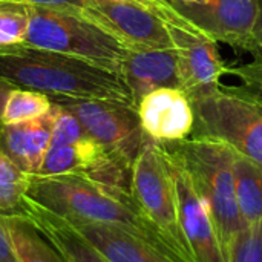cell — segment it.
<instances>
[{
	"instance_id": "cell-6",
	"label": "cell",
	"mask_w": 262,
	"mask_h": 262,
	"mask_svg": "<svg viewBox=\"0 0 262 262\" xmlns=\"http://www.w3.org/2000/svg\"><path fill=\"white\" fill-rule=\"evenodd\" d=\"M130 195L140 213L181 262H195L183 238L170 161L160 143L147 140L130 169Z\"/></svg>"
},
{
	"instance_id": "cell-26",
	"label": "cell",
	"mask_w": 262,
	"mask_h": 262,
	"mask_svg": "<svg viewBox=\"0 0 262 262\" xmlns=\"http://www.w3.org/2000/svg\"><path fill=\"white\" fill-rule=\"evenodd\" d=\"M0 262H15L2 227H0Z\"/></svg>"
},
{
	"instance_id": "cell-19",
	"label": "cell",
	"mask_w": 262,
	"mask_h": 262,
	"mask_svg": "<svg viewBox=\"0 0 262 262\" xmlns=\"http://www.w3.org/2000/svg\"><path fill=\"white\" fill-rule=\"evenodd\" d=\"M52 100L46 94L14 88L5 103L2 126L3 124H15L25 123L31 120H37L40 117L48 115L52 111Z\"/></svg>"
},
{
	"instance_id": "cell-18",
	"label": "cell",
	"mask_w": 262,
	"mask_h": 262,
	"mask_svg": "<svg viewBox=\"0 0 262 262\" xmlns=\"http://www.w3.org/2000/svg\"><path fill=\"white\" fill-rule=\"evenodd\" d=\"M233 183L236 201L247 224L262 221V167L235 152Z\"/></svg>"
},
{
	"instance_id": "cell-13",
	"label": "cell",
	"mask_w": 262,
	"mask_h": 262,
	"mask_svg": "<svg viewBox=\"0 0 262 262\" xmlns=\"http://www.w3.org/2000/svg\"><path fill=\"white\" fill-rule=\"evenodd\" d=\"M61 220L109 262H180L154 243L126 230L112 226Z\"/></svg>"
},
{
	"instance_id": "cell-7",
	"label": "cell",
	"mask_w": 262,
	"mask_h": 262,
	"mask_svg": "<svg viewBox=\"0 0 262 262\" xmlns=\"http://www.w3.org/2000/svg\"><path fill=\"white\" fill-rule=\"evenodd\" d=\"M51 100L74 114L91 138L132 169L137 155L149 140L141 127L137 107L111 100Z\"/></svg>"
},
{
	"instance_id": "cell-3",
	"label": "cell",
	"mask_w": 262,
	"mask_h": 262,
	"mask_svg": "<svg viewBox=\"0 0 262 262\" xmlns=\"http://www.w3.org/2000/svg\"><path fill=\"white\" fill-rule=\"evenodd\" d=\"M160 144L186 170L198 193L207 201L223 246L227 250L232 238L247 227L235 193V150L224 141L207 137H189L181 141Z\"/></svg>"
},
{
	"instance_id": "cell-2",
	"label": "cell",
	"mask_w": 262,
	"mask_h": 262,
	"mask_svg": "<svg viewBox=\"0 0 262 262\" xmlns=\"http://www.w3.org/2000/svg\"><path fill=\"white\" fill-rule=\"evenodd\" d=\"M28 196L68 221L126 230L154 243L178 259L164 238L140 213L127 189L107 186L80 175L35 173L31 175Z\"/></svg>"
},
{
	"instance_id": "cell-28",
	"label": "cell",
	"mask_w": 262,
	"mask_h": 262,
	"mask_svg": "<svg viewBox=\"0 0 262 262\" xmlns=\"http://www.w3.org/2000/svg\"><path fill=\"white\" fill-rule=\"evenodd\" d=\"M258 3V17H256V23H255V29H253V38L258 45L262 43V0H256Z\"/></svg>"
},
{
	"instance_id": "cell-17",
	"label": "cell",
	"mask_w": 262,
	"mask_h": 262,
	"mask_svg": "<svg viewBox=\"0 0 262 262\" xmlns=\"http://www.w3.org/2000/svg\"><path fill=\"white\" fill-rule=\"evenodd\" d=\"M0 227L15 262H64L57 249L21 213H0Z\"/></svg>"
},
{
	"instance_id": "cell-20",
	"label": "cell",
	"mask_w": 262,
	"mask_h": 262,
	"mask_svg": "<svg viewBox=\"0 0 262 262\" xmlns=\"http://www.w3.org/2000/svg\"><path fill=\"white\" fill-rule=\"evenodd\" d=\"M31 173L23 172L8 155L0 152V213L15 212L28 195Z\"/></svg>"
},
{
	"instance_id": "cell-5",
	"label": "cell",
	"mask_w": 262,
	"mask_h": 262,
	"mask_svg": "<svg viewBox=\"0 0 262 262\" xmlns=\"http://www.w3.org/2000/svg\"><path fill=\"white\" fill-rule=\"evenodd\" d=\"M195 112L192 137L224 141L262 167V103L239 88H204L187 95Z\"/></svg>"
},
{
	"instance_id": "cell-12",
	"label": "cell",
	"mask_w": 262,
	"mask_h": 262,
	"mask_svg": "<svg viewBox=\"0 0 262 262\" xmlns=\"http://www.w3.org/2000/svg\"><path fill=\"white\" fill-rule=\"evenodd\" d=\"M138 117L144 134L157 143L186 140L195 129V112L186 92L161 88L138 103Z\"/></svg>"
},
{
	"instance_id": "cell-27",
	"label": "cell",
	"mask_w": 262,
	"mask_h": 262,
	"mask_svg": "<svg viewBox=\"0 0 262 262\" xmlns=\"http://www.w3.org/2000/svg\"><path fill=\"white\" fill-rule=\"evenodd\" d=\"M14 89V86L11 83H8L6 80L0 78V127H2V115H3V109H5V103L6 98L9 95V92Z\"/></svg>"
},
{
	"instance_id": "cell-1",
	"label": "cell",
	"mask_w": 262,
	"mask_h": 262,
	"mask_svg": "<svg viewBox=\"0 0 262 262\" xmlns=\"http://www.w3.org/2000/svg\"><path fill=\"white\" fill-rule=\"evenodd\" d=\"M0 78L14 88L37 91L51 98L111 100L137 107L120 74L26 45L0 48Z\"/></svg>"
},
{
	"instance_id": "cell-22",
	"label": "cell",
	"mask_w": 262,
	"mask_h": 262,
	"mask_svg": "<svg viewBox=\"0 0 262 262\" xmlns=\"http://www.w3.org/2000/svg\"><path fill=\"white\" fill-rule=\"evenodd\" d=\"M227 262H262V221L247 224L227 246Z\"/></svg>"
},
{
	"instance_id": "cell-4",
	"label": "cell",
	"mask_w": 262,
	"mask_h": 262,
	"mask_svg": "<svg viewBox=\"0 0 262 262\" xmlns=\"http://www.w3.org/2000/svg\"><path fill=\"white\" fill-rule=\"evenodd\" d=\"M29 25L21 45L71 55L121 72L127 48L78 12L26 5Z\"/></svg>"
},
{
	"instance_id": "cell-31",
	"label": "cell",
	"mask_w": 262,
	"mask_h": 262,
	"mask_svg": "<svg viewBox=\"0 0 262 262\" xmlns=\"http://www.w3.org/2000/svg\"><path fill=\"white\" fill-rule=\"evenodd\" d=\"M183 2H195V3H198V2H203V0H183Z\"/></svg>"
},
{
	"instance_id": "cell-10",
	"label": "cell",
	"mask_w": 262,
	"mask_h": 262,
	"mask_svg": "<svg viewBox=\"0 0 262 262\" xmlns=\"http://www.w3.org/2000/svg\"><path fill=\"white\" fill-rule=\"evenodd\" d=\"M172 6L204 31L215 41H223L235 51L259 57V45L253 38L258 17L256 0H169Z\"/></svg>"
},
{
	"instance_id": "cell-30",
	"label": "cell",
	"mask_w": 262,
	"mask_h": 262,
	"mask_svg": "<svg viewBox=\"0 0 262 262\" xmlns=\"http://www.w3.org/2000/svg\"><path fill=\"white\" fill-rule=\"evenodd\" d=\"M256 63H261L262 64V43L259 45V57H258V60H255Z\"/></svg>"
},
{
	"instance_id": "cell-11",
	"label": "cell",
	"mask_w": 262,
	"mask_h": 262,
	"mask_svg": "<svg viewBox=\"0 0 262 262\" xmlns=\"http://www.w3.org/2000/svg\"><path fill=\"white\" fill-rule=\"evenodd\" d=\"M169 161L177 192L180 229L193 261L227 262L226 249L207 201L198 193L186 170L170 157Z\"/></svg>"
},
{
	"instance_id": "cell-15",
	"label": "cell",
	"mask_w": 262,
	"mask_h": 262,
	"mask_svg": "<svg viewBox=\"0 0 262 262\" xmlns=\"http://www.w3.org/2000/svg\"><path fill=\"white\" fill-rule=\"evenodd\" d=\"M52 111L37 120L3 124L0 127V152L8 155L23 172L40 173L52 140Z\"/></svg>"
},
{
	"instance_id": "cell-14",
	"label": "cell",
	"mask_w": 262,
	"mask_h": 262,
	"mask_svg": "<svg viewBox=\"0 0 262 262\" xmlns=\"http://www.w3.org/2000/svg\"><path fill=\"white\" fill-rule=\"evenodd\" d=\"M120 75L129 86L135 106L152 91L161 88L181 89L178 55L175 49L127 51Z\"/></svg>"
},
{
	"instance_id": "cell-9",
	"label": "cell",
	"mask_w": 262,
	"mask_h": 262,
	"mask_svg": "<svg viewBox=\"0 0 262 262\" xmlns=\"http://www.w3.org/2000/svg\"><path fill=\"white\" fill-rule=\"evenodd\" d=\"M81 15L130 51L173 49L161 17L137 0H81Z\"/></svg>"
},
{
	"instance_id": "cell-21",
	"label": "cell",
	"mask_w": 262,
	"mask_h": 262,
	"mask_svg": "<svg viewBox=\"0 0 262 262\" xmlns=\"http://www.w3.org/2000/svg\"><path fill=\"white\" fill-rule=\"evenodd\" d=\"M29 25L28 6L0 2V48L21 45Z\"/></svg>"
},
{
	"instance_id": "cell-16",
	"label": "cell",
	"mask_w": 262,
	"mask_h": 262,
	"mask_svg": "<svg viewBox=\"0 0 262 262\" xmlns=\"http://www.w3.org/2000/svg\"><path fill=\"white\" fill-rule=\"evenodd\" d=\"M15 212L26 216L35 226V229L57 249L64 262H109L81 236L71 230L57 213L48 210L28 195Z\"/></svg>"
},
{
	"instance_id": "cell-8",
	"label": "cell",
	"mask_w": 262,
	"mask_h": 262,
	"mask_svg": "<svg viewBox=\"0 0 262 262\" xmlns=\"http://www.w3.org/2000/svg\"><path fill=\"white\" fill-rule=\"evenodd\" d=\"M152 9L161 17L177 51L181 91L189 95L220 84L229 66L223 61L216 41L178 12L169 0L160 2Z\"/></svg>"
},
{
	"instance_id": "cell-29",
	"label": "cell",
	"mask_w": 262,
	"mask_h": 262,
	"mask_svg": "<svg viewBox=\"0 0 262 262\" xmlns=\"http://www.w3.org/2000/svg\"><path fill=\"white\" fill-rule=\"evenodd\" d=\"M137 2H140V3H143V5H146V6H149V8H154V6H157L160 2H163V0H137Z\"/></svg>"
},
{
	"instance_id": "cell-23",
	"label": "cell",
	"mask_w": 262,
	"mask_h": 262,
	"mask_svg": "<svg viewBox=\"0 0 262 262\" xmlns=\"http://www.w3.org/2000/svg\"><path fill=\"white\" fill-rule=\"evenodd\" d=\"M52 117H54V123H52L51 146L74 144L88 135L81 123L78 121V118L69 111L58 106L57 103H54L52 106Z\"/></svg>"
},
{
	"instance_id": "cell-24",
	"label": "cell",
	"mask_w": 262,
	"mask_h": 262,
	"mask_svg": "<svg viewBox=\"0 0 262 262\" xmlns=\"http://www.w3.org/2000/svg\"><path fill=\"white\" fill-rule=\"evenodd\" d=\"M229 75H235L241 80L239 89L250 95L252 98L262 103V64L261 63H249L241 66L227 68Z\"/></svg>"
},
{
	"instance_id": "cell-25",
	"label": "cell",
	"mask_w": 262,
	"mask_h": 262,
	"mask_svg": "<svg viewBox=\"0 0 262 262\" xmlns=\"http://www.w3.org/2000/svg\"><path fill=\"white\" fill-rule=\"evenodd\" d=\"M0 2H11V3H21V5H35V6H48L57 9H66L72 12L81 14L83 3L81 0H0Z\"/></svg>"
}]
</instances>
